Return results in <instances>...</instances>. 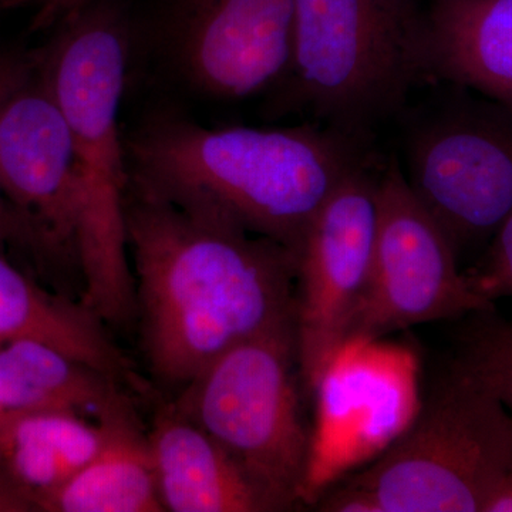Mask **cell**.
Masks as SVG:
<instances>
[{
    "mask_svg": "<svg viewBox=\"0 0 512 512\" xmlns=\"http://www.w3.org/2000/svg\"><path fill=\"white\" fill-rule=\"evenodd\" d=\"M379 225V177L359 165L320 208L298 256L295 328L308 399L348 346L365 296Z\"/></svg>",
    "mask_w": 512,
    "mask_h": 512,
    "instance_id": "9",
    "label": "cell"
},
{
    "mask_svg": "<svg viewBox=\"0 0 512 512\" xmlns=\"http://www.w3.org/2000/svg\"><path fill=\"white\" fill-rule=\"evenodd\" d=\"M306 402L292 322L218 357L173 406L221 444L276 511H289L308 495L315 466Z\"/></svg>",
    "mask_w": 512,
    "mask_h": 512,
    "instance_id": "6",
    "label": "cell"
},
{
    "mask_svg": "<svg viewBox=\"0 0 512 512\" xmlns=\"http://www.w3.org/2000/svg\"><path fill=\"white\" fill-rule=\"evenodd\" d=\"M45 512H161L147 433L120 421L106 446L42 504Z\"/></svg>",
    "mask_w": 512,
    "mask_h": 512,
    "instance_id": "17",
    "label": "cell"
},
{
    "mask_svg": "<svg viewBox=\"0 0 512 512\" xmlns=\"http://www.w3.org/2000/svg\"><path fill=\"white\" fill-rule=\"evenodd\" d=\"M28 55L18 52L0 53V93L5 89L6 84L12 79L13 74L18 72L22 63ZM6 241L22 242V232L15 215L10 211L8 202L0 191V244Z\"/></svg>",
    "mask_w": 512,
    "mask_h": 512,
    "instance_id": "20",
    "label": "cell"
},
{
    "mask_svg": "<svg viewBox=\"0 0 512 512\" xmlns=\"http://www.w3.org/2000/svg\"><path fill=\"white\" fill-rule=\"evenodd\" d=\"M426 77L417 0H295L291 63L274 106L311 111L365 143Z\"/></svg>",
    "mask_w": 512,
    "mask_h": 512,
    "instance_id": "4",
    "label": "cell"
},
{
    "mask_svg": "<svg viewBox=\"0 0 512 512\" xmlns=\"http://www.w3.org/2000/svg\"><path fill=\"white\" fill-rule=\"evenodd\" d=\"M450 239L420 204L396 161L379 177V225L372 274L349 345L414 325L491 311L458 271Z\"/></svg>",
    "mask_w": 512,
    "mask_h": 512,
    "instance_id": "8",
    "label": "cell"
},
{
    "mask_svg": "<svg viewBox=\"0 0 512 512\" xmlns=\"http://www.w3.org/2000/svg\"><path fill=\"white\" fill-rule=\"evenodd\" d=\"M295 0H154L133 15L131 62L194 99L272 90L291 63Z\"/></svg>",
    "mask_w": 512,
    "mask_h": 512,
    "instance_id": "7",
    "label": "cell"
},
{
    "mask_svg": "<svg viewBox=\"0 0 512 512\" xmlns=\"http://www.w3.org/2000/svg\"><path fill=\"white\" fill-rule=\"evenodd\" d=\"M424 47L430 76L512 114V0H429Z\"/></svg>",
    "mask_w": 512,
    "mask_h": 512,
    "instance_id": "14",
    "label": "cell"
},
{
    "mask_svg": "<svg viewBox=\"0 0 512 512\" xmlns=\"http://www.w3.org/2000/svg\"><path fill=\"white\" fill-rule=\"evenodd\" d=\"M128 419L137 417L100 421L72 412L0 417V511H40Z\"/></svg>",
    "mask_w": 512,
    "mask_h": 512,
    "instance_id": "12",
    "label": "cell"
},
{
    "mask_svg": "<svg viewBox=\"0 0 512 512\" xmlns=\"http://www.w3.org/2000/svg\"><path fill=\"white\" fill-rule=\"evenodd\" d=\"M86 2H90V0H43V2L37 6L36 18L33 20V28H52L57 20L63 18L67 12H70V10Z\"/></svg>",
    "mask_w": 512,
    "mask_h": 512,
    "instance_id": "21",
    "label": "cell"
},
{
    "mask_svg": "<svg viewBox=\"0 0 512 512\" xmlns=\"http://www.w3.org/2000/svg\"><path fill=\"white\" fill-rule=\"evenodd\" d=\"M128 254L148 369L183 390L235 346L295 322L298 256L128 184Z\"/></svg>",
    "mask_w": 512,
    "mask_h": 512,
    "instance_id": "1",
    "label": "cell"
},
{
    "mask_svg": "<svg viewBox=\"0 0 512 512\" xmlns=\"http://www.w3.org/2000/svg\"><path fill=\"white\" fill-rule=\"evenodd\" d=\"M512 470V417L456 362L375 463L325 495L320 511L484 512Z\"/></svg>",
    "mask_w": 512,
    "mask_h": 512,
    "instance_id": "5",
    "label": "cell"
},
{
    "mask_svg": "<svg viewBox=\"0 0 512 512\" xmlns=\"http://www.w3.org/2000/svg\"><path fill=\"white\" fill-rule=\"evenodd\" d=\"M454 362L493 392L512 417V320L495 309L473 313L458 335Z\"/></svg>",
    "mask_w": 512,
    "mask_h": 512,
    "instance_id": "18",
    "label": "cell"
},
{
    "mask_svg": "<svg viewBox=\"0 0 512 512\" xmlns=\"http://www.w3.org/2000/svg\"><path fill=\"white\" fill-rule=\"evenodd\" d=\"M43 0H0V10L20 8V6H39Z\"/></svg>",
    "mask_w": 512,
    "mask_h": 512,
    "instance_id": "23",
    "label": "cell"
},
{
    "mask_svg": "<svg viewBox=\"0 0 512 512\" xmlns=\"http://www.w3.org/2000/svg\"><path fill=\"white\" fill-rule=\"evenodd\" d=\"M30 412L136 416L114 377L46 343L16 340L0 348V417Z\"/></svg>",
    "mask_w": 512,
    "mask_h": 512,
    "instance_id": "15",
    "label": "cell"
},
{
    "mask_svg": "<svg viewBox=\"0 0 512 512\" xmlns=\"http://www.w3.org/2000/svg\"><path fill=\"white\" fill-rule=\"evenodd\" d=\"M37 340L114 379L128 375L126 359L83 302L45 291L0 252V348Z\"/></svg>",
    "mask_w": 512,
    "mask_h": 512,
    "instance_id": "16",
    "label": "cell"
},
{
    "mask_svg": "<svg viewBox=\"0 0 512 512\" xmlns=\"http://www.w3.org/2000/svg\"><path fill=\"white\" fill-rule=\"evenodd\" d=\"M407 183L457 255L491 241L512 214V114L448 110L407 146Z\"/></svg>",
    "mask_w": 512,
    "mask_h": 512,
    "instance_id": "11",
    "label": "cell"
},
{
    "mask_svg": "<svg viewBox=\"0 0 512 512\" xmlns=\"http://www.w3.org/2000/svg\"><path fill=\"white\" fill-rule=\"evenodd\" d=\"M363 146L312 124L205 127L168 107L124 134L131 187L197 217L237 222L296 256L323 204L366 163Z\"/></svg>",
    "mask_w": 512,
    "mask_h": 512,
    "instance_id": "2",
    "label": "cell"
},
{
    "mask_svg": "<svg viewBox=\"0 0 512 512\" xmlns=\"http://www.w3.org/2000/svg\"><path fill=\"white\" fill-rule=\"evenodd\" d=\"M147 439L164 511H276L221 444L173 404L156 414Z\"/></svg>",
    "mask_w": 512,
    "mask_h": 512,
    "instance_id": "13",
    "label": "cell"
},
{
    "mask_svg": "<svg viewBox=\"0 0 512 512\" xmlns=\"http://www.w3.org/2000/svg\"><path fill=\"white\" fill-rule=\"evenodd\" d=\"M466 276L474 292L485 301L512 298V214L491 238L481 264Z\"/></svg>",
    "mask_w": 512,
    "mask_h": 512,
    "instance_id": "19",
    "label": "cell"
},
{
    "mask_svg": "<svg viewBox=\"0 0 512 512\" xmlns=\"http://www.w3.org/2000/svg\"><path fill=\"white\" fill-rule=\"evenodd\" d=\"M0 191L22 244L79 269L80 185L72 136L35 53L0 93Z\"/></svg>",
    "mask_w": 512,
    "mask_h": 512,
    "instance_id": "10",
    "label": "cell"
},
{
    "mask_svg": "<svg viewBox=\"0 0 512 512\" xmlns=\"http://www.w3.org/2000/svg\"><path fill=\"white\" fill-rule=\"evenodd\" d=\"M35 53L72 136L80 185L82 302L103 323L137 315L128 254V173L121 104L131 74L133 15L120 0H90L57 20Z\"/></svg>",
    "mask_w": 512,
    "mask_h": 512,
    "instance_id": "3",
    "label": "cell"
},
{
    "mask_svg": "<svg viewBox=\"0 0 512 512\" xmlns=\"http://www.w3.org/2000/svg\"><path fill=\"white\" fill-rule=\"evenodd\" d=\"M484 512H512V470L488 498Z\"/></svg>",
    "mask_w": 512,
    "mask_h": 512,
    "instance_id": "22",
    "label": "cell"
}]
</instances>
